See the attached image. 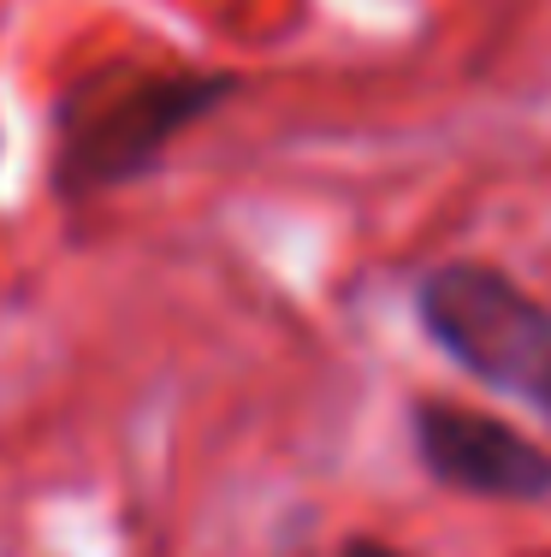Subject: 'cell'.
I'll return each mask as SVG.
<instances>
[{"instance_id":"obj_1","label":"cell","mask_w":551,"mask_h":557,"mask_svg":"<svg viewBox=\"0 0 551 557\" xmlns=\"http://www.w3.org/2000/svg\"><path fill=\"white\" fill-rule=\"evenodd\" d=\"M422 326L475 380L522 392L534 404L546 397V386H551V314L522 285H510L498 268L456 261V268L427 273Z\"/></svg>"},{"instance_id":"obj_2","label":"cell","mask_w":551,"mask_h":557,"mask_svg":"<svg viewBox=\"0 0 551 557\" xmlns=\"http://www.w3.org/2000/svg\"><path fill=\"white\" fill-rule=\"evenodd\" d=\"M220 96H226L220 77H142L125 96H89V113L65 125L60 184L65 190H108V184L142 172L173 143L178 125L208 113Z\"/></svg>"},{"instance_id":"obj_3","label":"cell","mask_w":551,"mask_h":557,"mask_svg":"<svg viewBox=\"0 0 551 557\" xmlns=\"http://www.w3.org/2000/svg\"><path fill=\"white\" fill-rule=\"evenodd\" d=\"M415 450L444 486H463L480 498H546L551 493V457L534 440L492 416L456 404L415 409Z\"/></svg>"},{"instance_id":"obj_4","label":"cell","mask_w":551,"mask_h":557,"mask_svg":"<svg viewBox=\"0 0 551 557\" xmlns=\"http://www.w3.org/2000/svg\"><path fill=\"white\" fill-rule=\"evenodd\" d=\"M345 557H403V552H391V546H379V540H350Z\"/></svg>"},{"instance_id":"obj_5","label":"cell","mask_w":551,"mask_h":557,"mask_svg":"<svg viewBox=\"0 0 551 557\" xmlns=\"http://www.w3.org/2000/svg\"><path fill=\"white\" fill-rule=\"evenodd\" d=\"M540 409H546V416H551V392H546V397H540Z\"/></svg>"}]
</instances>
